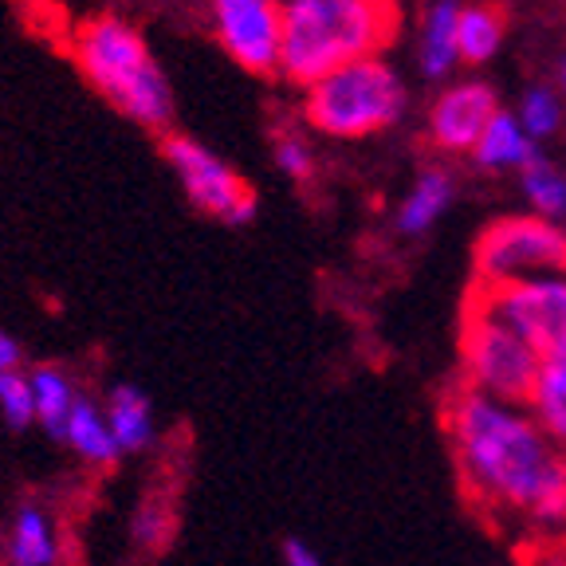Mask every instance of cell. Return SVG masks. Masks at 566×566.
<instances>
[{"instance_id":"obj_23","label":"cell","mask_w":566,"mask_h":566,"mask_svg":"<svg viewBox=\"0 0 566 566\" xmlns=\"http://www.w3.org/2000/svg\"><path fill=\"white\" fill-rule=\"evenodd\" d=\"M174 535V512L166 507V500H146L134 515V543L142 551H161Z\"/></svg>"},{"instance_id":"obj_3","label":"cell","mask_w":566,"mask_h":566,"mask_svg":"<svg viewBox=\"0 0 566 566\" xmlns=\"http://www.w3.org/2000/svg\"><path fill=\"white\" fill-rule=\"evenodd\" d=\"M71 52L83 80L138 126H166L174 115V91L146 40L118 17H95L75 28Z\"/></svg>"},{"instance_id":"obj_12","label":"cell","mask_w":566,"mask_h":566,"mask_svg":"<svg viewBox=\"0 0 566 566\" xmlns=\"http://www.w3.org/2000/svg\"><path fill=\"white\" fill-rule=\"evenodd\" d=\"M472 158H476L484 169H523L531 158H535V138L523 130L520 118L500 111V115L488 123V130L480 134Z\"/></svg>"},{"instance_id":"obj_19","label":"cell","mask_w":566,"mask_h":566,"mask_svg":"<svg viewBox=\"0 0 566 566\" xmlns=\"http://www.w3.org/2000/svg\"><path fill=\"white\" fill-rule=\"evenodd\" d=\"M457 44H460V60L488 63L495 52H500V44H504V20H500V12L488 9V4H469V9H460Z\"/></svg>"},{"instance_id":"obj_11","label":"cell","mask_w":566,"mask_h":566,"mask_svg":"<svg viewBox=\"0 0 566 566\" xmlns=\"http://www.w3.org/2000/svg\"><path fill=\"white\" fill-rule=\"evenodd\" d=\"M452 205V177L444 169H429L413 181L406 201L398 205V232L401 237H421L444 217Z\"/></svg>"},{"instance_id":"obj_28","label":"cell","mask_w":566,"mask_h":566,"mask_svg":"<svg viewBox=\"0 0 566 566\" xmlns=\"http://www.w3.org/2000/svg\"><path fill=\"white\" fill-rule=\"evenodd\" d=\"M558 80H563V87H566V55H563V67H558Z\"/></svg>"},{"instance_id":"obj_4","label":"cell","mask_w":566,"mask_h":566,"mask_svg":"<svg viewBox=\"0 0 566 566\" xmlns=\"http://www.w3.org/2000/svg\"><path fill=\"white\" fill-rule=\"evenodd\" d=\"M307 123L331 138H366L389 130L406 111V87L386 60H354L315 80L303 98Z\"/></svg>"},{"instance_id":"obj_14","label":"cell","mask_w":566,"mask_h":566,"mask_svg":"<svg viewBox=\"0 0 566 566\" xmlns=\"http://www.w3.org/2000/svg\"><path fill=\"white\" fill-rule=\"evenodd\" d=\"M106 421H111V433H115L118 449L138 452L154 441V413L150 398L142 394L138 386H115L111 398H106Z\"/></svg>"},{"instance_id":"obj_5","label":"cell","mask_w":566,"mask_h":566,"mask_svg":"<svg viewBox=\"0 0 566 566\" xmlns=\"http://www.w3.org/2000/svg\"><path fill=\"white\" fill-rule=\"evenodd\" d=\"M543 354L507 331L504 323L480 315L469 307L464 318V343H460V366H464V386L488 394V398L527 406L535 378H539Z\"/></svg>"},{"instance_id":"obj_20","label":"cell","mask_w":566,"mask_h":566,"mask_svg":"<svg viewBox=\"0 0 566 566\" xmlns=\"http://www.w3.org/2000/svg\"><path fill=\"white\" fill-rule=\"evenodd\" d=\"M523 193H527L535 217L555 224L566 221V174L547 158H531L523 166Z\"/></svg>"},{"instance_id":"obj_10","label":"cell","mask_w":566,"mask_h":566,"mask_svg":"<svg viewBox=\"0 0 566 566\" xmlns=\"http://www.w3.org/2000/svg\"><path fill=\"white\" fill-rule=\"evenodd\" d=\"M500 115L495 91L488 83H452L429 111V134L441 150H476L480 134Z\"/></svg>"},{"instance_id":"obj_22","label":"cell","mask_w":566,"mask_h":566,"mask_svg":"<svg viewBox=\"0 0 566 566\" xmlns=\"http://www.w3.org/2000/svg\"><path fill=\"white\" fill-rule=\"evenodd\" d=\"M0 413L12 429H28L35 421V394L28 374H0Z\"/></svg>"},{"instance_id":"obj_25","label":"cell","mask_w":566,"mask_h":566,"mask_svg":"<svg viewBox=\"0 0 566 566\" xmlns=\"http://www.w3.org/2000/svg\"><path fill=\"white\" fill-rule=\"evenodd\" d=\"M280 563L283 566H327V563H323V555H318L307 539H283Z\"/></svg>"},{"instance_id":"obj_6","label":"cell","mask_w":566,"mask_h":566,"mask_svg":"<svg viewBox=\"0 0 566 566\" xmlns=\"http://www.w3.org/2000/svg\"><path fill=\"white\" fill-rule=\"evenodd\" d=\"M566 272V229L543 217H504L476 240V283L539 280Z\"/></svg>"},{"instance_id":"obj_16","label":"cell","mask_w":566,"mask_h":566,"mask_svg":"<svg viewBox=\"0 0 566 566\" xmlns=\"http://www.w3.org/2000/svg\"><path fill=\"white\" fill-rule=\"evenodd\" d=\"M457 28H460V4L457 0H441L429 9L424 17V32H421V71L424 75H444L452 63L460 60V44H457Z\"/></svg>"},{"instance_id":"obj_24","label":"cell","mask_w":566,"mask_h":566,"mask_svg":"<svg viewBox=\"0 0 566 566\" xmlns=\"http://www.w3.org/2000/svg\"><path fill=\"white\" fill-rule=\"evenodd\" d=\"M275 166L287 177H295V181H303V177H311V169H315L311 146L300 134H280V138H275Z\"/></svg>"},{"instance_id":"obj_17","label":"cell","mask_w":566,"mask_h":566,"mask_svg":"<svg viewBox=\"0 0 566 566\" xmlns=\"http://www.w3.org/2000/svg\"><path fill=\"white\" fill-rule=\"evenodd\" d=\"M28 378H32V394H35V421L44 424L52 437H63L71 409L80 401L75 386H71L60 366H35Z\"/></svg>"},{"instance_id":"obj_26","label":"cell","mask_w":566,"mask_h":566,"mask_svg":"<svg viewBox=\"0 0 566 566\" xmlns=\"http://www.w3.org/2000/svg\"><path fill=\"white\" fill-rule=\"evenodd\" d=\"M17 370H20V343L9 331H0V374H17Z\"/></svg>"},{"instance_id":"obj_7","label":"cell","mask_w":566,"mask_h":566,"mask_svg":"<svg viewBox=\"0 0 566 566\" xmlns=\"http://www.w3.org/2000/svg\"><path fill=\"white\" fill-rule=\"evenodd\" d=\"M469 307L504 323L507 331L527 338L539 354L566 350V272L500 283V287L476 283Z\"/></svg>"},{"instance_id":"obj_21","label":"cell","mask_w":566,"mask_h":566,"mask_svg":"<svg viewBox=\"0 0 566 566\" xmlns=\"http://www.w3.org/2000/svg\"><path fill=\"white\" fill-rule=\"evenodd\" d=\"M515 118H520L531 138H551L563 126V98L551 87H531L523 91V103L515 111Z\"/></svg>"},{"instance_id":"obj_1","label":"cell","mask_w":566,"mask_h":566,"mask_svg":"<svg viewBox=\"0 0 566 566\" xmlns=\"http://www.w3.org/2000/svg\"><path fill=\"white\" fill-rule=\"evenodd\" d=\"M444 429L472 504L507 527H563L566 444H558L527 406L460 386L444 406Z\"/></svg>"},{"instance_id":"obj_27","label":"cell","mask_w":566,"mask_h":566,"mask_svg":"<svg viewBox=\"0 0 566 566\" xmlns=\"http://www.w3.org/2000/svg\"><path fill=\"white\" fill-rule=\"evenodd\" d=\"M512 566H563V563H512Z\"/></svg>"},{"instance_id":"obj_15","label":"cell","mask_w":566,"mask_h":566,"mask_svg":"<svg viewBox=\"0 0 566 566\" xmlns=\"http://www.w3.org/2000/svg\"><path fill=\"white\" fill-rule=\"evenodd\" d=\"M527 409L558 444H566V350L543 354Z\"/></svg>"},{"instance_id":"obj_9","label":"cell","mask_w":566,"mask_h":566,"mask_svg":"<svg viewBox=\"0 0 566 566\" xmlns=\"http://www.w3.org/2000/svg\"><path fill=\"white\" fill-rule=\"evenodd\" d=\"M221 48L240 67L268 75L283 60V4L280 0H209Z\"/></svg>"},{"instance_id":"obj_13","label":"cell","mask_w":566,"mask_h":566,"mask_svg":"<svg viewBox=\"0 0 566 566\" xmlns=\"http://www.w3.org/2000/svg\"><path fill=\"white\" fill-rule=\"evenodd\" d=\"M63 441L80 452L87 464H98V469L115 464L118 452H123V449H118V441H115V433H111L106 409H98L95 401H87V398H80V401H75V409H71L67 429H63Z\"/></svg>"},{"instance_id":"obj_8","label":"cell","mask_w":566,"mask_h":566,"mask_svg":"<svg viewBox=\"0 0 566 566\" xmlns=\"http://www.w3.org/2000/svg\"><path fill=\"white\" fill-rule=\"evenodd\" d=\"M166 161L174 166L177 181L186 189V197L197 205L201 212L217 217L224 224H248L256 217V193L248 189V181L221 161L209 146L186 138V134H174L166 138Z\"/></svg>"},{"instance_id":"obj_2","label":"cell","mask_w":566,"mask_h":566,"mask_svg":"<svg viewBox=\"0 0 566 566\" xmlns=\"http://www.w3.org/2000/svg\"><path fill=\"white\" fill-rule=\"evenodd\" d=\"M398 24V0H283L280 71L311 87L346 63L378 55Z\"/></svg>"},{"instance_id":"obj_18","label":"cell","mask_w":566,"mask_h":566,"mask_svg":"<svg viewBox=\"0 0 566 566\" xmlns=\"http://www.w3.org/2000/svg\"><path fill=\"white\" fill-rule=\"evenodd\" d=\"M9 558H12V566H52L55 563L52 520L35 504H24L17 512L12 539H9Z\"/></svg>"}]
</instances>
